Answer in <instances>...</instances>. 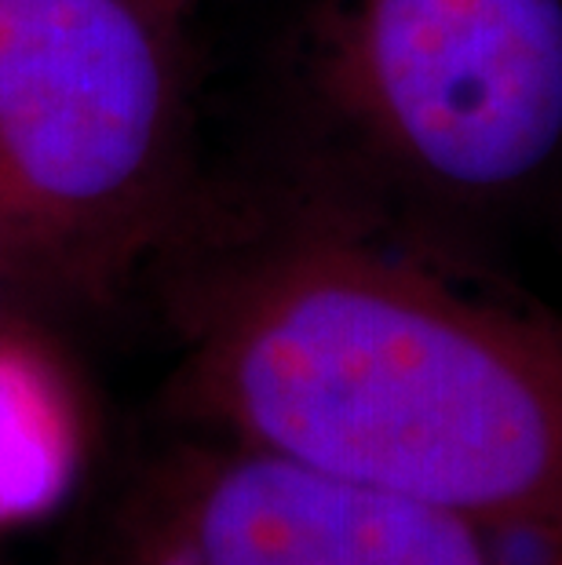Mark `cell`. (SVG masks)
<instances>
[{"label":"cell","instance_id":"6da1fadb","mask_svg":"<svg viewBox=\"0 0 562 565\" xmlns=\"http://www.w3.org/2000/svg\"><path fill=\"white\" fill-rule=\"evenodd\" d=\"M179 405L223 441L471 519L562 514V315L347 212L220 263L190 303Z\"/></svg>","mask_w":562,"mask_h":565},{"label":"cell","instance_id":"7a4b0ae2","mask_svg":"<svg viewBox=\"0 0 562 565\" xmlns=\"http://www.w3.org/2000/svg\"><path fill=\"white\" fill-rule=\"evenodd\" d=\"M179 19L161 0H0V252L33 288L99 281L172 198Z\"/></svg>","mask_w":562,"mask_h":565},{"label":"cell","instance_id":"3957f363","mask_svg":"<svg viewBox=\"0 0 562 565\" xmlns=\"http://www.w3.org/2000/svg\"><path fill=\"white\" fill-rule=\"evenodd\" d=\"M307 88L380 183L500 212L562 164V0H321Z\"/></svg>","mask_w":562,"mask_h":565},{"label":"cell","instance_id":"277c9868","mask_svg":"<svg viewBox=\"0 0 562 565\" xmlns=\"http://www.w3.org/2000/svg\"><path fill=\"white\" fill-rule=\"evenodd\" d=\"M136 565H497L483 519L256 445L190 452L158 492Z\"/></svg>","mask_w":562,"mask_h":565},{"label":"cell","instance_id":"5b68a950","mask_svg":"<svg viewBox=\"0 0 562 565\" xmlns=\"http://www.w3.org/2000/svg\"><path fill=\"white\" fill-rule=\"evenodd\" d=\"M77 435L41 358L0 332V529L52 511L74 478Z\"/></svg>","mask_w":562,"mask_h":565},{"label":"cell","instance_id":"8992f818","mask_svg":"<svg viewBox=\"0 0 562 565\" xmlns=\"http://www.w3.org/2000/svg\"><path fill=\"white\" fill-rule=\"evenodd\" d=\"M26 288H33L26 281V274H22L15 263H11L4 252H0V332H4V324L11 318V310H15L19 296L26 292Z\"/></svg>","mask_w":562,"mask_h":565},{"label":"cell","instance_id":"52a82bcc","mask_svg":"<svg viewBox=\"0 0 562 565\" xmlns=\"http://www.w3.org/2000/svg\"><path fill=\"white\" fill-rule=\"evenodd\" d=\"M161 4H169V8H176V11H187L190 0H161Z\"/></svg>","mask_w":562,"mask_h":565}]
</instances>
